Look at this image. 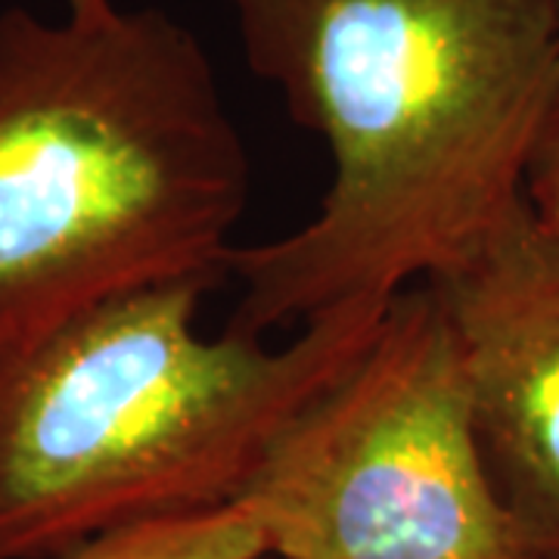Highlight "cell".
Masks as SVG:
<instances>
[{"instance_id": "cell-1", "label": "cell", "mask_w": 559, "mask_h": 559, "mask_svg": "<svg viewBox=\"0 0 559 559\" xmlns=\"http://www.w3.org/2000/svg\"><path fill=\"white\" fill-rule=\"evenodd\" d=\"M249 69L318 134L314 218L234 246L227 333L264 340L352 301H392L525 205L559 100L557 0H227Z\"/></svg>"}, {"instance_id": "cell-2", "label": "cell", "mask_w": 559, "mask_h": 559, "mask_svg": "<svg viewBox=\"0 0 559 559\" xmlns=\"http://www.w3.org/2000/svg\"><path fill=\"white\" fill-rule=\"evenodd\" d=\"M252 162L165 10L0 13V345L128 293L227 277Z\"/></svg>"}, {"instance_id": "cell-3", "label": "cell", "mask_w": 559, "mask_h": 559, "mask_svg": "<svg viewBox=\"0 0 559 559\" xmlns=\"http://www.w3.org/2000/svg\"><path fill=\"white\" fill-rule=\"evenodd\" d=\"M209 289H140L0 345V559H62L119 528L237 503L392 305H342L267 348L202 336Z\"/></svg>"}, {"instance_id": "cell-4", "label": "cell", "mask_w": 559, "mask_h": 559, "mask_svg": "<svg viewBox=\"0 0 559 559\" xmlns=\"http://www.w3.org/2000/svg\"><path fill=\"white\" fill-rule=\"evenodd\" d=\"M237 503L280 559H544L485 466L457 342L426 283L392 299Z\"/></svg>"}, {"instance_id": "cell-5", "label": "cell", "mask_w": 559, "mask_h": 559, "mask_svg": "<svg viewBox=\"0 0 559 559\" xmlns=\"http://www.w3.org/2000/svg\"><path fill=\"white\" fill-rule=\"evenodd\" d=\"M457 342L481 457L544 559H559V234L525 200L479 249L423 280Z\"/></svg>"}, {"instance_id": "cell-6", "label": "cell", "mask_w": 559, "mask_h": 559, "mask_svg": "<svg viewBox=\"0 0 559 559\" xmlns=\"http://www.w3.org/2000/svg\"><path fill=\"white\" fill-rule=\"evenodd\" d=\"M267 554L242 503L180 520L143 522L81 544L62 559H259Z\"/></svg>"}, {"instance_id": "cell-7", "label": "cell", "mask_w": 559, "mask_h": 559, "mask_svg": "<svg viewBox=\"0 0 559 559\" xmlns=\"http://www.w3.org/2000/svg\"><path fill=\"white\" fill-rule=\"evenodd\" d=\"M525 200L532 205L535 218L559 234V100L544 124V134L538 140V150L528 165L525 178Z\"/></svg>"}, {"instance_id": "cell-8", "label": "cell", "mask_w": 559, "mask_h": 559, "mask_svg": "<svg viewBox=\"0 0 559 559\" xmlns=\"http://www.w3.org/2000/svg\"><path fill=\"white\" fill-rule=\"evenodd\" d=\"M69 3V20L75 22H106L119 13L112 0H66Z\"/></svg>"}, {"instance_id": "cell-9", "label": "cell", "mask_w": 559, "mask_h": 559, "mask_svg": "<svg viewBox=\"0 0 559 559\" xmlns=\"http://www.w3.org/2000/svg\"><path fill=\"white\" fill-rule=\"evenodd\" d=\"M259 559H280V557H271V554H264V557H259Z\"/></svg>"}, {"instance_id": "cell-10", "label": "cell", "mask_w": 559, "mask_h": 559, "mask_svg": "<svg viewBox=\"0 0 559 559\" xmlns=\"http://www.w3.org/2000/svg\"><path fill=\"white\" fill-rule=\"evenodd\" d=\"M557 16H559V0H557Z\"/></svg>"}]
</instances>
